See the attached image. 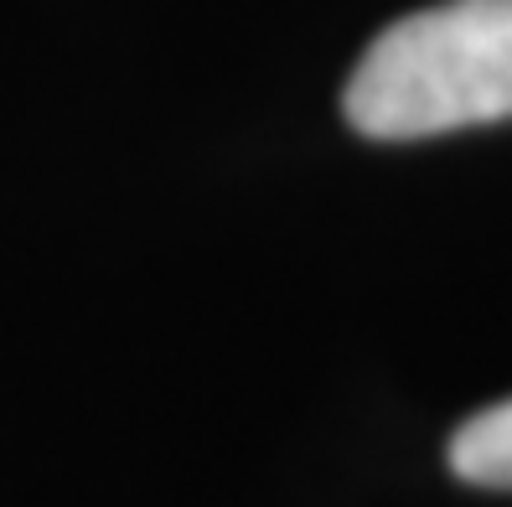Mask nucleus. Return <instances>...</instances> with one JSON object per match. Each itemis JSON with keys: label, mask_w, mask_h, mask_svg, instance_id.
Segmentation results:
<instances>
[{"label": "nucleus", "mask_w": 512, "mask_h": 507, "mask_svg": "<svg viewBox=\"0 0 512 507\" xmlns=\"http://www.w3.org/2000/svg\"><path fill=\"white\" fill-rule=\"evenodd\" d=\"M450 471L471 487L512 492V399L471 414V420L450 435Z\"/></svg>", "instance_id": "nucleus-2"}, {"label": "nucleus", "mask_w": 512, "mask_h": 507, "mask_svg": "<svg viewBox=\"0 0 512 507\" xmlns=\"http://www.w3.org/2000/svg\"><path fill=\"white\" fill-rule=\"evenodd\" d=\"M342 109L368 140L512 119V0H440L394 21L352 68Z\"/></svg>", "instance_id": "nucleus-1"}]
</instances>
